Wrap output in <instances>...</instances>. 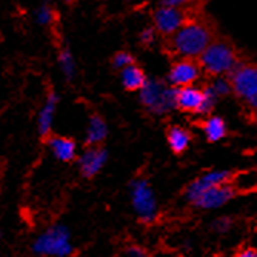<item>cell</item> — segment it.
<instances>
[{
	"instance_id": "6da1fadb",
	"label": "cell",
	"mask_w": 257,
	"mask_h": 257,
	"mask_svg": "<svg viewBox=\"0 0 257 257\" xmlns=\"http://www.w3.org/2000/svg\"><path fill=\"white\" fill-rule=\"evenodd\" d=\"M217 36V23L205 11L194 20L165 37L163 48L171 57H199L208 43Z\"/></svg>"
},
{
	"instance_id": "7a4b0ae2",
	"label": "cell",
	"mask_w": 257,
	"mask_h": 257,
	"mask_svg": "<svg viewBox=\"0 0 257 257\" xmlns=\"http://www.w3.org/2000/svg\"><path fill=\"white\" fill-rule=\"evenodd\" d=\"M202 73L211 77L226 76L239 62H242L240 50L228 36L217 34L197 57Z\"/></svg>"
},
{
	"instance_id": "3957f363",
	"label": "cell",
	"mask_w": 257,
	"mask_h": 257,
	"mask_svg": "<svg viewBox=\"0 0 257 257\" xmlns=\"http://www.w3.org/2000/svg\"><path fill=\"white\" fill-rule=\"evenodd\" d=\"M174 89V108H177L179 111L203 114L211 111L216 103L217 94L211 85H206L203 88H196L190 85Z\"/></svg>"
},
{
	"instance_id": "277c9868",
	"label": "cell",
	"mask_w": 257,
	"mask_h": 257,
	"mask_svg": "<svg viewBox=\"0 0 257 257\" xmlns=\"http://www.w3.org/2000/svg\"><path fill=\"white\" fill-rule=\"evenodd\" d=\"M203 10L196 8H179V7H165L162 5L157 11H154V28L163 37L174 34L179 28L186 25L188 22L194 20Z\"/></svg>"
},
{
	"instance_id": "5b68a950",
	"label": "cell",
	"mask_w": 257,
	"mask_h": 257,
	"mask_svg": "<svg viewBox=\"0 0 257 257\" xmlns=\"http://www.w3.org/2000/svg\"><path fill=\"white\" fill-rule=\"evenodd\" d=\"M229 92L239 100H246L257 89V62H239L226 74Z\"/></svg>"
},
{
	"instance_id": "8992f818",
	"label": "cell",
	"mask_w": 257,
	"mask_h": 257,
	"mask_svg": "<svg viewBox=\"0 0 257 257\" xmlns=\"http://www.w3.org/2000/svg\"><path fill=\"white\" fill-rule=\"evenodd\" d=\"M34 251L40 255H56L65 257L73 252L71 236L68 228L62 225H56L45 231L43 234L36 240Z\"/></svg>"
},
{
	"instance_id": "52a82bcc",
	"label": "cell",
	"mask_w": 257,
	"mask_h": 257,
	"mask_svg": "<svg viewBox=\"0 0 257 257\" xmlns=\"http://www.w3.org/2000/svg\"><path fill=\"white\" fill-rule=\"evenodd\" d=\"M174 88H165L159 82H148L140 89L142 103L154 112H165L174 108Z\"/></svg>"
},
{
	"instance_id": "ba28073f",
	"label": "cell",
	"mask_w": 257,
	"mask_h": 257,
	"mask_svg": "<svg viewBox=\"0 0 257 257\" xmlns=\"http://www.w3.org/2000/svg\"><path fill=\"white\" fill-rule=\"evenodd\" d=\"M131 199L136 213L144 222H153L157 214L154 193L145 180H136L131 185Z\"/></svg>"
},
{
	"instance_id": "9c48e42d",
	"label": "cell",
	"mask_w": 257,
	"mask_h": 257,
	"mask_svg": "<svg viewBox=\"0 0 257 257\" xmlns=\"http://www.w3.org/2000/svg\"><path fill=\"white\" fill-rule=\"evenodd\" d=\"M202 69L196 57H180L177 59L170 71V83L173 88L190 86L200 77Z\"/></svg>"
},
{
	"instance_id": "30bf717a",
	"label": "cell",
	"mask_w": 257,
	"mask_h": 257,
	"mask_svg": "<svg viewBox=\"0 0 257 257\" xmlns=\"http://www.w3.org/2000/svg\"><path fill=\"white\" fill-rule=\"evenodd\" d=\"M237 193H239V190L232 185V182L222 183V185L213 186V188L203 191L196 200H193V203L200 208H205V209L217 208V206H222L223 203H226L228 200H231Z\"/></svg>"
},
{
	"instance_id": "8fae6325",
	"label": "cell",
	"mask_w": 257,
	"mask_h": 257,
	"mask_svg": "<svg viewBox=\"0 0 257 257\" xmlns=\"http://www.w3.org/2000/svg\"><path fill=\"white\" fill-rule=\"evenodd\" d=\"M236 174H232L231 171H211V173H206L202 177H199L197 180H194L190 186H188V191H186V196L188 199L193 202L196 200L203 191L213 188V186L222 185V183H231L234 180Z\"/></svg>"
},
{
	"instance_id": "7c38bea8",
	"label": "cell",
	"mask_w": 257,
	"mask_h": 257,
	"mask_svg": "<svg viewBox=\"0 0 257 257\" xmlns=\"http://www.w3.org/2000/svg\"><path fill=\"white\" fill-rule=\"evenodd\" d=\"M106 160V151L103 148L99 147H92L89 148L80 159L79 162V167L80 171L85 177H92L96 176L100 168L103 167V163Z\"/></svg>"
},
{
	"instance_id": "4fadbf2b",
	"label": "cell",
	"mask_w": 257,
	"mask_h": 257,
	"mask_svg": "<svg viewBox=\"0 0 257 257\" xmlns=\"http://www.w3.org/2000/svg\"><path fill=\"white\" fill-rule=\"evenodd\" d=\"M194 125L205 133L208 142H219L220 139L226 136L225 120L222 117H217V115H213V117H208L205 120H197L194 122Z\"/></svg>"
},
{
	"instance_id": "5bb4252c",
	"label": "cell",
	"mask_w": 257,
	"mask_h": 257,
	"mask_svg": "<svg viewBox=\"0 0 257 257\" xmlns=\"http://www.w3.org/2000/svg\"><path fill=\"white\" fill-rule=\"evenodd\" d=\"M167 140L174 154H183L190 147L191 134L182 126H170L167 131Z\"/></svg>"
},
{
	"instance_id": "9a60e30c",
	"label": "cell",
	"mask_w": 257,
	"mask_h": 257,
	"mask_svg": "<svg viewBox=\"0 0 257 257\" xmlns=\"http://www.w3.org/2000/svg\"><path fill=\"white\" fill-rule=\"evenodd\" d=\"M122 82L128 91H137L144 88V85L147 83V77L142 69L137 65L131 63L122 69Z\"/></svg>"
},
{
	"instance_id": "2e32d148",
	"label": "cell",
	"mask_w": 257,
	"mask_h": 257,
	"mask_svg": "<svg viewBox=\"0 0 257 257\" xmlns=\"http://www.w3.org/2000/svg\"><path fill=\"white\" fill-rule=\"evenodd\" d=\"M50 147L53 150V153L56 154L57 159L63 160V162H69L73 160L76 156V144L74 140L68 139V137H51L50 139Z\"/></svg>"
},
{
	"instance_id": "e0dca14e",
	"label": "cell",
	"mask_w": 257,
	"mask_h": 257,
	"mask_svg": "<svg viewBox=\"0 0 257 257\" xmlns=\"http://www.w3.org/2000/svg\"><path fill=\"white\" fill-rule=\"evenodd\" d=\"M106 137V125L99 114H94L89 120L88 136H86V145L96 147Z\"/></svg>"
},
{
	"instance_id": "ac0fdd59",
	"label": "cell",
	"mask_w": 257,
	"mask_h": 257,
	"mask_svg": "<svg viewBox=\"0 0 257 257\" xmlns=\"http://www.w3.org/2000/svg\"><path fill=\"white\" fill-rule=\"evenodd\" d=\"M56 102H57V96L56 94H50L48 102H46L42 114H40V133L43 137H46L50 134L51 130V120H53V114L56 109Z\"/></svg>"
},
{
	"instance_id": "d6986e66",
	"label": "cell",
	"mask_w": 257,
	"mask_h": 257,
	"mask_svg": "<svg viewBox=\"0 0 257 257\" xmlns=\"http://www.w3.org/2000/svg\"><path fill=\"white\" fill-rule=\"evenodd\" d=\"M165 7H179V8H196L203 10L208 0H160Z\"/></svg>"
},
{
	"instance_id": "ffe728a7",
	"label": "cell",
	"mask_w": 257,
	"mask_h": 257,
	"mask_svg": "<svg viewBox=\"0 0 257 257\" xmlns=\"http://www.w3.org/2000/svg\"><path fill=\"white\" fill-rule=\"evenodd\" d=\"M134 63V57L130 54V53H125V51H120L114 56L112 59V66L114 68H119V69H123L125 66Z\"/></svg>"
},
{
	"instance_id": "44dd1931",
	"label": "cell",
	"mask_w": 257,
	"mask_h": 257,
	"mask_svg": "<svg viewBox=\"0 0 257 257\" xmlns=\"http://www.w3.org/2000/svg\"><path fill=\"white\" fill-rule=\"evenodd\" d=\"M60 62H62V66H63V71L68 77H73V73H74V66H73V57L69 54L68 50H63L62 54H60Z\"/></svg>"
},
{
	"instance_id": "7402d4cb",
	"label": "cell",
	"mask_w": 257,
	"mask_h": 257,
	"mask_svg": "<svg viewBox=\"0 0 257 257\" xmlns=\"http://www.w3.org/2000/svg\"><path fill=\"white\" fill-rule=\"evenodd\" d=\"M243 103H245V106H246V111H254V109H257V89L252 92V94H251L246 100H243Z\"/></svg>"
},
{
	"instance_id": "603a6c76",
	"label": "cell",
	"mask_w": 257,
	"mask_h": 257,
	"mask_svg": "<svg viewBox=\"0 0 257 257\" xmlns=\"http://www.w3.org/2000/svg\"><path fill=\"white\" fill-rule=\"evenodd\" d=\"M140 40H142L145 45H150L154 40V30L147 28L145 31H142V34H140Z\"/></svg>"
},
{
	"instance_id": "cb8c5ba5",
	"label": "cell",
	"mask_w": 257,
	"mask_h": 257,
	"mask_svg": "<svg viewBox=\"0 0 257 257\" xmlns=\"http://www.w3.org/2000/svg\"><path fill=\"white\" fill-rule=\"evenodd\" d=\"M126 257H147V252L139 246H131L126 251Z\"/></svg>"
},
{
	"instance_id": "d4e9b609",
	"label": "cell",
	"mask_w": 257,
	"mask_h": 257,
	"mask_svg": "<svg viewBox=\"0 0 257 257\" xmlns=\"http://www.w3.org/2000/svg\"><path fill=\"white\" fill-rule=\"evenodd\" d=\"M234 257H257V251L254 248H248V249H243V251L237 252Z\"/></svg>"
},
{
	"instance_id": "484cf974",
	"label": "cell",
	"mask_w": 257,
	"mask_h": 257,
	"mask_svg": "<svg viewBox=\"0 0 257 257\" xmlns=\"http://www.w3.org/2000/svg\"><path fill=\"white\" fill-rule=\"evenodd\" d=\"M246 119H248V122H249V123L257 125V109H254V111H248Z\"/></svg>"
},
{
	"instance_id": "4316f807",
	"label": "cell",
	"mask_w": 257,
	"mask_h": 257,
	"mask_svg": "<svg viewBox=\"0 0 257 257\" xmlns=\"http://www.w3.org/2000/svg\"><path fill=\"white\" fill-rule=\"evenodd\" d=\"M66 2H68V4H74V2H76V0H66Z\"/></svg>"
}]
</instances>
